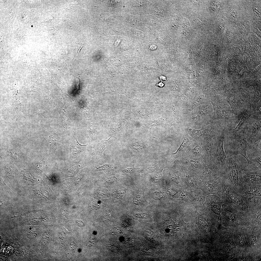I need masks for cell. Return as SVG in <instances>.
I'll use <instances>...</instances> for the list:
<instances>
[{"instance_id":"6da1fadb","label":"cell","mask_w":261,"mask_h":261,"mask_svg":"<svg viewBox=\"0 0 261 261\" xmlns=\"http://www.w3.org/2000/svg\"><path fill=\"white\" fill-rule=\"evenodd\" d=\"M228 169L225 175L230 180L232 189L237 194L243 186L242 173L246 164L241 161L238 155L228 156Z\"/></svg>"},{"instance_id":"7a4b0ae2","label":"cell","mask_w":261,"mask_h":261,"mask_svg":"<svg viewBox=\"0 0 261 261\" xmlns=\"http://www.w3.org/2000/svg\"><path fill=\"white\" fill-rule=\"evenodd\" d=\"M228 141L229 154L241 155L247 161L246 167L249 166L250 163L246 155L248 143L244 131L238 133L235 136L229 139Z\"/></svg>"},{"instance_id":"3957f363","label":"cell","mask_w":261,"mask_h":261,"mask_svg":"<svg viewBox=\"0 0 261 261\" xmlns=\"http://www.w3.org/2000/svg\"><path fill=\"white\" fill-rule=\"evenodd\" d=\"M224 138L223 134H221L217 137L214 153V161L220 170L224 175L226 174L228 167L226 163L227 157L224 148Z\"/></svg>"},{"instance_id":"277c9868","label":"cell","mask_w":261,"mask_h":261,"mask_svg":"<svg viewBox=\"0 0 261 261\" xmlns=\"http://www.w3.org/2000/svg\"><path fill=\"white\" fill-rule=\"evenodd\" d=\"M217 137H206L202 139L203 159L205 164L215 162L214 153Z\"/></svg>"},{"instance_id":"5b68a950","label":"cell","mask_w":261,"mask_h":261,"mask_svg":"<svg viewBox=\"0 0 261 261\" xmlns=\"http://www.w3.org/2000/svg\"><path fill=\"white\" fill-rule=\"evenodd\" d=\"M179 159L178 164L188 169L197 177L205 164L202 160H194L185 155Z\"/></svg>"},{"instance_id":"8992f818","label":"cell","mask_w":261,"mask_h":261,"mask_svg":"<svg viewBox=\"0 0 261 261\" xmlns=\"http://www.w3.org/2000/svg\"><path fill=\"white\" fill-rule=\"evenodd\" d=\"M215 162L205 164L198 177L201 180L208 181L215 179L223 176Z\"/></svg>"},{"instance_id":"52a82bcc","label":"cell","mask_w":261,"mask_h":261,"mask_svg":"<svg viewBox=\"0 0 261 261\" xmlns=\"http://www.w3.org/2000/svg\"><path fill=\"white\" fill-rule=\"evenodd\" d=\"M223 176L215 179L206 181L201 180L199 182L198 187L205 196L217 193Z\"/></svg>"},{"instance_id":"ba28073f","label":"cell","mask_w":261,"mask_h":261,"mask_svg":"<svg viewBox=\"0 0 261 261\" xmlns=\"http://www.w3.org/2000/svg\"><path fill=\"white\" fill-rule=\"evenodd\" d=\"M202 139H194L184 155L194 160H203Z\"/></svg>"},{"instance_id":"9c48e42d","label":"cell","mask_w":261,"mask_h":261,"mask_svg":"<svg viewBox=\"0 0 261 261\" xmlns=\"http://www.w3.org/2000/svg\"><path fill=\"white\" fill-rule=\"evenodd\" d=\"M205 197L199 188L196 190L187 191L184 203L186 205L200 206L204 202Z\"/></svg>"},{"instance_id":"30bf717a","label":"cell","mask_w":261,"mask_h":261,"mask_svg":"<svg viewBox=\"0 0 261 261\" xmlns=\"http://www.w3.org/2000/svg\"><path fill=\"white\" fill-rule=\"evenodd\" d=\"M170 181L178 188H186L187 184L182 171L179 164L171 170Z\"/></svg>"},{"instance_id":"8fae6325","label":"cell","mask_w":261,"mask_h":261,"mask_svg":"<svg viewBox=\"0 0 261 261\" xmlns=\"http://www.w3.org/2000/svg\"><path fill=\"white\" fill-rule=\"evenodd\" d=\"M224 202L231 204L242 210L246 211L247 207L241 196L233 189L223 200Z\"/></svg>"},{"instance_id":"7c38bea8","label":"cell","mask_w":261,"mask_h":261,"mask_svg":"<svg viewBox=\"0 0 261 261\" xmlns=\"http://www.w3.org/2000/svg\"><path fill=\"white\" fill-rule=\"evenodd\" d=\"M238 194L245 197H261V184L243 183Z\"/></svg>"},{"instance_id":"4fadbf2b","label":"cell","mask_w":261,"mask_h":261,"mask_svg":"<svg viewBox=\"0 0 261 261\" xmlns=\"http://www.w3.org/2000/svg\"><path fill=\"white\" fill-rule=\"evenodd\" d=\"M179 165L182 171L186 183L187 189L189 191L198 188V183L201 180L188 169Z\"/></svg>"},{"instance_id":"5bb4252c","label":"cell","mask_w":261,"mask_h":261,"mask_svg":"<svg viewBox=\"0 0 261 261\" xmlns=\"http://www.w3.org/2000/svg\"><path fill=\"white\" fill-rule=\"evenodd\" d=\"M248 143L247 149L249 155L261 156V134L246 140Z\"/></svg>"},{"instance_id":"9a60e30c","label":"cell","mask_w":261,"mask_h":261,"mask_svg":"<svg viewBox=\"0 0 261 261\" xmlns=\"http://www.w3.org/2000/svg\"><path fill=\"white\" fill-rule=\"evenodd\" d=\"M242 179L243 183L261 184V172L252 171L244 169Z\"/></svg>"},{"instance_id":"2e32d148","label":"cell","mask_w":261,"mask_h":261,"mask_svg":"<svg viewBox=\"0 0 261 261\" xmlns=\"http://www.w3.org/2000/svg\"><path fill=\"white\" fill-rule=\"evenodd\" d=\"M194 138L190 136L188 130V128L185 129V134L183 140L176 152L173 154L174 159L179 158L183 156Z\"/></svg>"},{"instance_id":"e0dca14e","label":"cell","mask_w":261,"mask_h":261,"mask_svg":"<svg viewBox=\"0 0 261 261\" xmlns=\"http://www.w3.org/2000/svg\"><path fill=\"white\" fill-rule=\"evenodd\" d=\"M241 197L247 206V209L249 208L254 210L261 208V196Z\"/></svg>"},{"instance_id":"ac0fdd59","label":"cell","mask_w":261,"mask_h":261,"mask_svg":"<svg viewBox=\"0 0 261 261\" xmlns=\"http://www.w3.org/2000/svg\"><path fill=\"white\" fill-rule=\"evenodd\" d=\"M247 109L243 114L241 120L237 126L234 129L231 130V134L229 136V138H232L235 136L239 130L243 126L246 120L248 117V112Z\"/></svg>"},{"instance_id":"d6986e66","label":"cell","mask_w":261,"mask_h":261,"mask_svg":"<svg viewBox=\"0 0 261 261\" xmlns=\"http://www.w3.org/2000/svg\"><path fill=\"white\" fill-rule=\"evenodd\" d=\"M86 145H80L75 138L72 144L71 148V152L73 155H76L84 150Z\"/></svg>"},{"instance_id":"ffe728a7","label":"cell","mask_w":261,"mask_h":261,"mask_svg":"<svg viewBox=\"0 0 261 261\" xmlns=\"http://www.w3.org/2000/svg\"><path fill=\"white\" fill-rule=\"evenodd\" d=\"M204 101V100L202 98H197L194 100L188 107V111L189 112H190L196 107L203 103Z\"/></svg>"},{"instance_id":"44dd1931","label":"cell","mask_w":261,"mask_h":261,"mask_svg":"<svg viewBox=\"0 0 261 261\" xmlns=\"http://www.w3.org/2000/svg\"><path fill=\"white\" fill-rule=\"evenodd\" d=\"M107 144L106 141H102L100 142L98 150V152L101 155L102 152L106 149Z\"/></svg>"},{"instance_id":"7402d4cb","label":"cell","mask_w":261,"mask_h":261,"mask_svg":"<svg viewBox=\"0 0 261 261\" xmlns=\"http://www.w3.org/2000/svg\"><path fill=\"white\" fill-rule=\"evenodd\" d=\"M245 238L242 235H240L239 237V243L241 245H243L245 243Z\"/></svg>"},{"instance_id":"603a6c76","label":"cell","mask_w":261,"mask_h":261,"mask_svg":"<svg viewBox=\"0 0 261 261\" xmlns=\"http://www.w3.org/2000/svg\"><path fill=\"white\" fill-rule=\"evenodd\" d=\"M256 237L254 235H250L249 237V240L250 243H252L255 241Z\"/></svg>"},{"instance_id":"cb8c5ba5","label":"cell","mask_w":261,"mask_h":261,"mask_svg":"<svg viewBox=\"0 0 261 261\" xmlns=\"http://www.w3.org/2000/svg\"><path fill=\"white\" fill-rule=\"evenodd\" d=\"M138 214H135V216H136L138 217L139 216V217H141V218H145V216H146L145 215V214H142V213H141V214H140V213H138Z\"/></svg>"},{"instance_id":"d4e9b609","label":"cell","mask_w":261,"mask_h":261,"mask_svg":"<svg viewBox=\"0 0 261 261\" xmlns=\"http://www.w3.org/2000/svg\"><path fill=\"white\" fill-rule=\"evenodd\" d=\"M122 223V224L123 225L124 227H125L126 228H129L130 229V227H131V226L130 225H127L128 224V223H125L124 222H123V223Z\"/></svg>"},{"instance_id":"484cf974","label":"cell","mask_w":261,"mask_h":261,"mask_svg":"<svg viewBox=\"0 0 261 261\" xmlns=\"http://www.w3.org/2000/svg\"><path fill=\"white\" fill-rule=\"evenodd\" d=\"M159 78L162 82L163 81L167 80L166 77L163 76H160L159 77Z\"/></svg>"},{"instance_id":"4316f807","label":"cell","mask_w":261,"mask_h":261,"mask_svg":"<svg viewBox=\"0 0 261 261\" xmlns=\"http://www.w3.org/2000/svg\"><path fill=\"white\" fill-rule=\"evenodd\" d=\"M156 86H158L160 87H162L164 85V84L162 82H160L157 84L156 85Z\"/></svg>"}]
</instances>
